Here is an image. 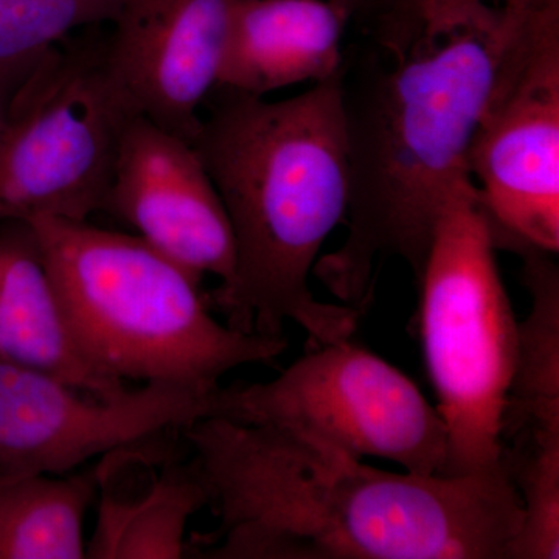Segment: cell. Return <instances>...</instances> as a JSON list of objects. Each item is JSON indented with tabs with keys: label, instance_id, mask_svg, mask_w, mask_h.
Segmentation results:
<instances>
[{
	"label": "cell",
	"instance_id": "5",
	"mask_svg": "<svg viewBox=\"0 0 559 559\" xmlns=\"http://www.w3.org/2000/svg\"><path fill=\"white\" fill-rule=\"evenodd\" d=\"M418 286L419 336L448 437L441 476L498 466L518 320L474 183L444 209Z\"/></svg>",
	"mask_w": 559,
	"mask_h": 559
},
{
	"label": "cell",
	"instance_id": "10",
	"mask_svg": "<svg viewBox=\"0 0 559 559\" xmlns=\"http://www.w3.org/2000/svg\"><path fill=\"white\" fill-rule=\"evenodd\" d=\"M201 280L234 282L229 216L189 140L132 117L120 139L102 212Z\"/></svg>",
	"mask_w": 559,
	"mask_h": 559
},
{
	"label": "cell",
	"instance_id": "17",
	"mask_svg": "<svg viewBox=\"0 0 559 559\" xmlns=\"http://www.w3.org/2000/svg\"><path fill=\"white\" fill-rule=\"evenodd\" d=\"M131 0H0V120L44 58L76 32L112 24Z\"/></svg>",
	"mask_w": 559,
	"mask_h": 559
},
{
	"label": "cell",
	"instance_id": "14",
	"mask_svg": "<svg viewBox=\"0 0 559 559\" xmlns=\"http://www.w3.org/2000/svg\"><path fill=\"white\" fill-rule=\"evenodd\" d=\"M349 21L333 0H237L218 86L266 97L330 80Z\"/></svg>",
	"mask_w": 559,
	"mask_h": 559
},
{
	"label": "cell",
	"instance_id": "6",
	"mask_svg": "<svg viewBox=\"0 0 559 559\" xmlns=\"http://www.w3.org/2000/svg\"><path fill=\"white\" fill-rule=\"evenodd\" d=\"M87 28L50 51L0 120V224L102 212L120 139L139 116Z\"/></svg>",
	"mask_w": 559,
	"mask_h": 559
},
{
	"label": "cell",
	"instance_id": "1",
	"mask_svg": "<svg viewBox=\"0 0 559 559\" xmlns=\"http://www.w3.org/2000/svg\"><path fill=\"white\" fill-rule=\"evenodd\" d=\"M219 525L212 559H509L524 524L503 466L392 473L311 437L202 417L182 432Z\"/></svg>",
	"mask_w": 559,
	"mask_h": 559
},
{
	"label": "cell",
	"instance_id": "3",
	"mask_svg": "<svg viewBox=\"0 0 559 559\" xmlns=\"http://www.w3.org/2000/svg\"><path fill=\"white\" fill-rule=\"evenodd\" d=\"M191 145L234 231V282L210 297L227 325L280 336L289 320L310 347L352 340L364 314L310 288L320 249L347 212L341 70L285 100L216 87Z\"/></svg>",
	"mask_w": 559,
	"mask_h": 559
},
{
	"label": "cell",
	"instance_id": "7",
	"mask_svg": "<svg viewBox=\"0 0 559 559\" xmlns=\"http://www.w3.org/2000/svg\"><path fill=\"white\" fill-rule=\"evenodd\" d=\"M507 38L468 154L496 249L559 250V0L502 7Z\"/></svg>",
	"mask_w": 559,
	"mask_h": 559
},
{
	"label": "cell",
	"instance_id": "8",
	"mask_svg": "<svg viewBox=\"0 0 559 559\" xmlns=\"http://www.w3.org/2000/svg\"><path fill=\"white\" fill-rule=\"evenodd\" d=\"M207 415L311 437L425 476L443 473L447 463L437 407L407 374L352 340L311 345L274 380L219 385Z\"/></svg>",
	"mask_w": 559,
	"mask_h": 559
},
{
	"label": "cell",
	"instance_id": "18",
	"mask_svg": "<svg viewBox=\"0 0 559 559\" xmlns=\"http://www.w3.org/2000/svg\"><path fill=\"white\" fill-rule=\"evenodd\" d=\"M524 0H378L367 31L373 44L403 55L459 31L489 27L500 7Z\"/></svg>",
	"mask_w": 559,
	"mask_h": 559
},
{
	"label": "cell",
	"instance_id": "13",
	"mask_svg": "<svg viewBox=\"0 0 559 559\" xmlns=\"http://www.w3.org/2000/svg\"><path fill=\"white\" fill-rule=\"evenodd\" d=\"M0 360L43 371L98 399H117L128 390L81 348L28 221L0 224Z\"/></svg>",
	"mask_w": 559,
	"mask_h": 559
},
{
	"label": "cell",
	"instance_id": "15",
	"mask_svg": "<svg viewBox=\"0 0 559 559\" xmlns=\"http://www.w3.org/2000/svg\"><path fill=\"white\" fill-rule=\"evenodd\" d=\"M146 448L112 452L97 466L100 502L87 558L176 559L189 554L187 525L207 507L205 489L191 462L165 460L162 473H154L159 454L146 460L139 477L135 469Z\"/></svg>",
	"mask_w": 559,
	"mask_h": 559
},
{
	"label": "cell",
	"instance_id": "11",
	"mask_svg": "<svg viewBox=\"0 0 559 559\" xmlns=\"http://www.w3.org/2000/svg\"><path fill=\"white\" fill-rule=\"evenodd\" d=\"M235 3L131 0L109 24V66L139 116L191 142L219 84Z\"/></svg>",
	"mask_w": 559,
	"mask_h": 559
},
{
	"label": "cell",
	"instance_id": "19",
	"mask_svg": "<svg viewBox=\"0 0 559 559\" xmlns=\"http://www.w3.org/2000/svg\"><path fill=\"white\" fill-rule=\"evenodd\" d=\"M333 2L347 11L349 20H359L366 27L373 17L378 5V0H333Z\"/></svg>",
	"mask_w": 559,
	"mask_h": 559
},
{
	"label": "cell",
	"instance_id": "12",
	"mask_svg": "<svg viewBox=\"0 0 559 559\" xmlns=\"http://www.w3.org/2000/svg\"><path fill=\"white\" fill-rule=\"evenodd\" d=\"M532 297L518 322V352L499 429V463L533 518L559 511V270L550 253L527 250Z\"/></svg>",
	"mask_w": 559,
	"mask_h": 559
},
{
	"label": "cell",
	"instance_id": "4",
	"mask_svg": "<svg viewBox=\"0 0 559 559\" xmlns=\"http://www.w3.org/2000/svg\"><path fill=\"white\" fill-rule=\"evenodd\" d=\"M44 259L87 358L121 382L212 395L221 378L271 362L283 334L246 333L213 318L200 277L134 234L91 221L36 218Z\"/></svg>",
	"mask_w": 559,
	"mask_h": 559
},
{
	"label": "cell",
	"instance_id": "16",
	"mask_svg": "<svg viewBox=\"0 0 559 559\" xmlns=\"http://www.w3.org/2000/svg\"><path fill=\"white\" fill-rule=\"evenodd\" d=\"M97 498V468L0 473V559L87 558L84 521Z\"/></svg>",
	"mask_w": 559,
	"mask_h": 559
},
{
	"label": "cell",
	"instance_id": "9",
	"mask_svg": "<svg viewBox=\"0 0 559 559\" xmlns=\"http://www.w3.org/2000/svg\"><path fill=\"white\" fill-rule=\"evenodd\" d=\"M209 399L157 382L98 399L0 360V473L62 476L92 459L157 444L205 417Z\"/></svg>",
	"mask_w": 559,
	"mask_h": 559
},
{
	"label": "cell",
	"instance_id": "2",
	"mask_svg": "<svg viewBox=\"0 0 559 559\" xmlns=\"http://www.w3.org/2000/svg\"><path fill=\"white\" fill-rule=\"evenodd\" d=\"M507 21L392 55L348 50L341 68L347 135V235L316 277L366 316L377 274L406 261L417 283L433 231L471 179L468 154L495 83Z\"/></svg>",
	"mask_w": 559,
	"mask_h": 559
}]
</instances>
